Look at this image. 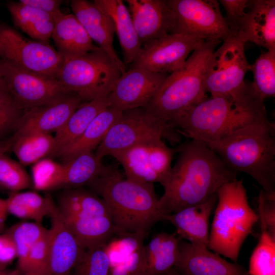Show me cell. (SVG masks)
I'll use <instances>...</instances> for the list:
<instances>
[{
  "mask_svg": "<svg viewBox=\"0 0 275 275\" xmlns=\"http://www.w3.org/2000/svg\"><path fill=\"white\" fill-rule=\"evenodd\" d=\"M88 185L108 206L115 235L134 233L146 236L155 224L164 220L159 209V198L154 184L128 179L113 166H105Z\"/></svg>",
  "mask_w": 275,
  "mask_h": 275,
  "instance_id": "2",
  "label": "cell"
},
{
  "mask_svg": "<svg viewBox=\"0 0 275 275\" xmlns=\"http://www.w3.org/2000/svg\"><path fill=\"white\" fill-rule=\"evenodd\" d=\"M12 138L11 149L21 165L34 164L54 155L55 141L51 134L29 132Z\"/></svg>",
  "mask_w": 275,
  "mask_h": 275,
  "instance_id": "31",
  "label": "cell"
},
{
  "mask_svg": "<svg viewBox=\"0 0 275 275\" xmlns=\"http://www.w3.org/2000/svg\"><path fill=\"white\" fill-rule=\"evenodd\" d=\"M250 0H219L226 12L225 19L232 35L238 24L245 15Z\"/></svg>",
  "mask_w": 275,
  "mask_h": 275,
  "instance_id": "43",
  "label": "cell"
},
{
  "mask_svg": "<svg viewBox=\"0 0 275 275\" xmlns=\"http://www.w3.org/2000/svg\"><path fill=\"white\" fill-rule=\"evenodd\" d=\"M22 112L14 101L0 105V137L12 129L15 130Z\"/></svg>",
  "mask_w": 275,
  "mask_h": 275,
  "instance_id": "44",
  "label": "cell"
},
{
  "mask_svg": "<svg viewBox=\"0 0 275 275\" xmlns=\"http://www.w3.org/2000/svg\"><path fill=\"white\" fill-rule=\"evenodd\" d=\"M0 72L7 91L22 110L47 105L74 94L57 79L0 59Z\"/></svg>",
  "mask_w": 275,
  "mask_h": 275,
  "instance_id": "10",
  "label": "cell"
},
{
  "mask_svg": "<svg viewBox=\"0 0 275 275\" xmlns=\"http://www.w3.org/2000/svg\"><path fill=\"white\" fill-rule=\"evenodd\" d=\"M17 250L11 236L7 232L0 234V265H7L17 258Z\"/></svg>",
  "mask_w": 275,
  "mask_h": 275,
  "instance_id": "46",
  "label": "cell"
},
{
  "mask_svg": "<svg viewBox=\"0 0 275 275\" xmlns=\"http://www.w3.org/2000/svg\"><path fill=\"white\" fill-rule=\"evenodd\" d=\"M13 100L7 91L0 92V105L13 101Z\"/></svg>",
  "mask_w": 275,
  "mask_h": 275,
  "instance_id": "47",
  "label": "cell"
},
{
  "mask_svg": "<svg viewBox=\"0 0 275 275\" xmlns=\"http://www.w3.org/2000/svg\"><path fill=\"white\" fill-rule=\"evenodd\" d=\"M181 239L176 232L154 235L144 249L147 260L146 275H160L173 268L179 254Z\"/></svg>",
  "mask_w": 275,
  "mask_h": 275,
  "instance_id": "27",
  "label": "cell"
},
{
  "mask_svg": "<svg viewBox=\"0 0 275 275\" xmlns=\"http://www.w3.org/2000/svg\"><path fill=\"white\" fill-rule=\"evenodd\" d=\"M94 4L112 20L122 49L123 63L131 64L140 53L142 44L128 8L122 0H94Z\"/></svg>",
  "mask_w": 275,
  "mask_h": 275,
  "instance_id": "23",
  "label": "cell"
},
{
  "mask_svg": "<svg viewBox=\"0 0 275 275\" xmlns=\"http://www.w3.org/2000/svg\"><path fill=\"white\" fill-rule=\"evenodd\" d=\"M105 244L85 250L71 274L109 275L111 266Z\"/></svg>",
  "mask_w": 275,
  "mask_h": 275,
  "instance_id": "39",
  "label": "cell"
},
{
  "mask_svg": "<svg viewBox=\"0 0 275 275\" xmlns=\"http://www.w3.org/2000/svg\"><path fill=\"white\" fill-rule=\"evenodd\" d=\"M144 246L121 263L111 267L109 275H146L147 260Z\"/></svg>",
  "mask_w": 275,
  "mask_h": 275,
  "instance_id": "42",
  "label": "cell"
},
{
  "mask_svg": "<svg viewBox=\"0 0 275 275\" xmlns=\"http://www.w3.org/2000/svg\"><path fill=\"white\" fill-rule=\"evenodd\" d=\"M112 237L105 244V251L111 268L123 262L144 244L145 235L123 233Z\"/></svg>",
  "mask_w": 275,
  "mask_h": 275,
  "instance_id": "38",
  "label": "cell"
},
{
  "mask_svg": "<svg viewBox=\"0 0 275 275\" xmlns=\"http://www.w3.org/2000/svg\"><path fill=\"white\" fill-rule=\"evenodd\" d=\"M173 13L172 33L182 34L205 41L233 36L216 0H167Z\"/></svg>",
  "mask_w": 275,
  "mask_h": 275,
  "instance_id": "12",
  "label": "cell"
},
{
  "mask_svg": "<svg viewBox=\"0 0 275 275\" xmlns=\"http://www.w3.org/2000/svg\"><path fill=\"white\" fill-rule=\"evenodd\" d=\"M217 200L215 194L204 202L166 215L164 220L174 226L176 234L181 239L197 246L208 248L209 221Z\"/></svg>",
  "mask_w": 275,
  "mask_h": 275,
  "instance_id": "22",
  "label": "cell"
},
{
  "mask_svg": "<svg viewBox=\"0 0 275 275\" xmlns=\"http://www.w3.org/2000/svg\"><path fill=\"white\" fill-rule=\"evenodd\" d=\"M50 216L45 275H71L85 249L66 225L57 207Z\"/></svg>",
  "mask_w": 275,
  "mask_h": 275,
  "instance_id": "16",
  "label": "cell"
},
{
  "mask_svg": "<svg viewBox=\"0 0 275 275\" xmlns=\"http://www.w3.org/2000/svg\"><path fill=\"white\" fill-rule=\"evenodd\" d=\"M169 75L130 68L121 75L108 94L109 106L121 112L145 107Z\"/></svg>",
  "mask_w": 275,
  "mask_h": 275,
  "instance_id": "15",
  "label": "cell"
},
{
  "mask_svg": "<svg viewBox=\"0 0 275 275\" xmlns=\"http://www.w3.org/2000/svg\"><path fill=\"white\" fill-rule=\"evenodd\" d=\"M23 275H45V273L39 270H28L23 272Z\"/></svg>",
  "mask_w": 275,
  "mask_h": 275,
  "instance_id": "50",
  "label": "cell"
},
{
  "mask_svg": "<svg viewBox=\"0 0 275 275\" xmlns=\"http://www.w3.org/2000/svg\"><path fill=\"white\" fill-rule=\"evenodd\" d=\"M233 36L244 43L251 42L275 50V1L250 0Z\"/></svg>",
  "mask_w": 275,
  "mask_h": 275,
  "instance_id": "19",
  "label": "cell"
},
{
  "mask_svg": "<svg viewBox=\"0 0 275 275\" xmlns=\"http://www.w3.org/2000/svg\"><path fill=\"white\" fill-rule=\"evenodd\" d=\"M51 38L64 59L78 57L100 48L93 44L73 14H64L56 20Z\"/></svg>",
  "mask_w": 275,
  "mask_h": 275,
  "instance_id": "24",
  "label": "cell"
},
{
  "mask_svg": "<svg viewBox=\"0 0 275 275\" xmlns=\"http://www.w3.org/2000/svg\"><path fill=\"white\" fill-rule=\"evenodd\" d=\"M109 106L107 96L81 103L56 132L53 156L58 155L63 149L77 140L93 120Z\"/></svg>",
  "mask_w": 275,
  "mask_h": 275,
  "instance_id": "25",
  "label": "cell"
},
{
  "mask_svg": "<svg viewBox=\"0 0 275 275\" xmlns=\"http://www.w3.org/2000/svg\"><path fill=\"white\" fill-rule=\"evenodd\" d=\"M212 53L208 67L205 88L211 97L225 96L241 104L261 98L245 76L251 70L245 56L244 43L235 36L223 41Z\"/></svg>",
  "mask_w": 275,
  "mask_h": 275,
  "instance_id": "7",
  "label": "cell"
},
{
  "mask_svg": "<svg viewBox=\"0 0 275 275\" xmlns=\"http://www.w3.org/2000/svg\"><path fill=\"white\" fill-rule=\"evenodd\" d=\"M180 134L157 118L144 107L122 112L96 148L95 153L100 160L107 155L125 150L138 143L164 138L177 143Z\"/></svg>",
  "mask_w": 275,
  "mask_h": 275,
  "instance_id": "9",
  "label": "cell"
},
{
  "mask_svg": "<svg viewBox=\"0 0 275 275\" xmlns=\"http://www.w3.org/2000/svg\"><path fill=\"white\" fill-rule=\"evenodd\" d=\"M7 213L6 199L0 198V216L6 218Z\"/></svg>",
  "mask_w": 275,
  "mask_h": 275,
  "instance_id": "49",
  "label": "cell"
},
{
  "mask_svg": "<svg viewBox=\"0 0 275 275\" xmlns=\"http://www.w3.org/2000/svg\"><path fill=\"white\" fill-rule=\"evenodd\" d=\"M32 182L37 190L47 191L62 186L63 164L47 157L34 163L32 168Z\"/></svg>",
  "mask_w": 275,
  "mask_h": 275,
  "instance_id": "37",
  "label": "cell"
},
{
  "mask_svg": "<svg viewBox=\"0 0 275 275\" xmlns=\"http://www.w3.org/2000/svg\"><path fill=\"white\" fill-rule=\"evenodd\" d=\"M0 58L54 79L64 61L62 55L48 42L28 39L4 24H0Z\"/></svg>",
  "mask_w": 275,
  "mask_h": 275,
  "instance_id": "13",
  "label": "cell"
},
{
  "mask_svg": "<svg viewBox=\"0 0 275 275\" xmlns=\"http://www.w3.org/2000/svg\"><path fill=\"white\" fill-rule=\"evenodd\" d=\"M6 217H4L0 216V231L2 230L4 225V222Z\"/></svg>",
  "mask_w": 275,
  "mask_h": 275,
  "instance_id": "53",
  "label": "cell"
},
{
  "mask_svg": "<svg viewBox=\"0 0 275 275\" xmlns=\"http://www.w3.org/2000/svg\"><path fill=\"white\" fill-rule=\"evenodd\" d=\"M219 41H205L184 65L169 74L144 108L175 129L186 112L208 97L205 80L209 63Z\"/></svg>",
  "mask_w": 275,
  "mask_h": 275,
  "instance_id": "4",
  "label": "cell"
},
{
  "mask_svg": "<svg viewBox=\"0 0 275 275\" xmlns=\"http://www.w3.org/2000/svg\"><path fill=\"white\" fill-rule=\"evenodd\" d=\"M12 144V137L0 141V186L18 192L30 187L31 181L22 165L6 154Z\"/></svg>",
  "mask_w": 275,
  "mask_h": 275,
  "instance_id": "33",
  "label": "cell"
},
{
  "mask_svg": "<svg viewBox=\"0 0 275 275\" xmlns=\"http://www.w3.org/2000/svg\"><path fill=\"white\" fill-rule=\"evenodd\" d=\"M48 229L32 247L20 272L39 270L45 273L48 254Z\"/></svg>",
  "mask_w": 275,
  "mask_h": 275,
  "instance_id": "41",
  "label": "cell"
},
{
  "mask_svg": "<svg viewBox=\"0 0 275 275\" xmlns=\"http://www.w3.org/2000/svg\"><path fill=\"white\" fill-rule=\"evenodd\" d=\"M20 271L18 269L7 270L6 267L0 265V275H20Z\"/></svg>",
  "mask_w": 275,
  "mask_h": 275,
  "instance_id": "48",
  "label": "cell"
},
{
  "mask_svg": "<svg viewBox=\"0 0 275 275\" xmlns=\"http://www.w3.org/2000/svg\"><path fill=\"white\" fill-rule=\"evenodd\" d=\"M61 187L80 188L89 184L103 171L104 165L92 152L78 154L64 161Z\"/></svg>",
  "mask_w": 275,
  "mask_h": 275,
  "instance_id": "32",
  "label": "cell"
},
{
  "mask_svg": "<svg viewBox=\"0 0 275 275\" xmlns=\"http://www.w3.org/2000/svg\"><path fill=\"white\" fill-rule=\"evenodd\" d=\"M142 45L172 33L175 19L167 0H126Z\"/></svg>",
  "mask_w": 275,
  "mask_h": 275,
  "instance_id": "17",
  "label": "cell"
},
{
  "mask_svg": "<svg viewBox=\"0 0 275 275\" xmlns=\"http://www.w3.org/2000/svg\"><path fill=\"white\" fill-rule=\"evenodd\" d=\"M47 230L41 223L23 222L14 225L7 231L16 247L18 269L20 271L25 264L31 249Z\"/></svg>",
  "mask_w": 275,
  "mask_h": 275,
  "instance_id": "35",
  "label": "cell"
},
{
  "mask_svg": "<svg viewBox=\"0 0 275 275\" xmlns=\"http://www.w3.org/2000/svg\"><path fill=\"white\" fill-rule=\"evenodd\" d=\"M205 41L182 34H168L143 44L130 68L170 74L180 69L190 54Z\"/></svg>",
  "mask_w": 275,
  "mask_h": 275,
  "instance_id": "14",
  "label": "cell"
},
{
  "mask_svg": "<svg viewBox=\"0 0 275 275\" xmlns=\"http://www.w3.org/2000/svg\"><path fill=\"white\" fill-rule=\"evenodd\" d=\"M121 74L117 64L99 48L64 59L56 79L85 102L107 96Z\"/></svg>",
  "mask_w": 275,
  "mask_h": 275,
  "instance_id": "8",
  "label": "cell"
},
{
  "mask_svg": "<svg viewBox=\"0 0 275 275\" xmlns=\"http://www.w3.org/2000/svg\"><path fill=\"white\" fill-rule=\"evenodd\" d=\"M81 103L80 99L72 94L56 103L25 109L18 121L14 135L56 133Z\"/></svg>",
  "mask_w": 275,
  "mask_h": 275,
  "instance_id": "20",
  "label": "cell"
},
{
  "mask_svg": "<svg viewBox=\"0 0 275 275\" xmlns=\"http://www.w3.org/2000/svg\"><path fill=\"white\" fill-rule=\"evenodd\" d=\"M178 147L168 146L162 139H154L135 144L113 154L122 166L126 178L141 183H159L163 186L168 181L172 162Z\"/></svg>",
  "mask_w": 275,
  "mask_h": 275,
  "instance_id": "11",
  "label": "cell"
},
{
  "mask_svg": "<svg viewBox=\"0 0 275 275\" xmlns=\"http://www.w3.org/2000/svg\"><path fill=\"white\" fill-rule=\"evenodd\" d=\"M250 275H275V238L261 231L250 260Z\"/></svg>",
  "mask_w": 275,
  "mask_h": 275,
  "instance_id": "36",
  "label": "cell"
},
{
  "mask_svg": "<svg viewBox=\"0 0 275 275\" xmlns=\"http://www.w3.org/2000/svg\"><path fill=\"white\" fill-rule=\"evenodd\" d=\"M178 156L158 199L164 216L206 201L225 184L237 179L206 143L191 140L178 147Z\"/></svg>",
  "mask_w": 275,
  "mask_h": 275,
  "instance_id": "1",
  "label": "cell"
},
{
  "mask_svg": "<svg viewBox=\"0 0 275 275\" xmlns=\"http://www.w3.org/2000/svg\"></svg>",
  "mask_w": 275,
  "mask_h": 275,
  "instance_id": "54",
  "label": "cell"
},
{
  "mask_svg": "<svg viewBox=\"0 0 275 275\" xmlns=\"http://www.w3.org/2000/svg\"><path fill=\"white\" fill-rule=\"evenodd\" d=\"M258 208L261 231L275 238V193L262 189L258 198Z\"/></svg>",
  "mask_w": 275,
  "mask_h": 275,
  "instance_id": "40",
  "label": "cell"
},
{
  "mask_svg": "<svg viewBox=\"0 0 275 275\" xmlns=\"http://www.w3.org/2000/svg\"><path fill=\"white\" fill-rule=\"evenodd\" d=\"M160 275H182L177 272L174 268H171L166 272Z\"/></svg>",
  "mask_w": 275,
  "mask_h": 275,
  "instance_id": "51",
  "label": "cell"
},
{
  "mask_svg": "<svg viewBox=\"0 0 275 275\" xmlns=\"http://www.w3.org/2000/svg\"><path fill=\"white\" fill-rule=\"evenodd\" d=\"M267 119L265 104L244 105L227 97L210 96L186 112L175 128L180 134L208 144Z\"/></svg>",
  "mask_w": 275,
  "mask_h": 275,
  "instance_id": "5",
  "label": "cell"
},
{
  "mask_svg": "<svg viewBox=\"0 0 275 275\" xmlns=\"http://www.w3.org/2000/svg\"><path fill=\"white\" fill-rule=\"evenodd\" d=\"M7 8L14 24L31 38L47 42L51 38L56 24L52 16L19 1L9 2Z\"/></svg>",
  "mask_w": 275,
  "mask_h": 275,
  "instance_id": "29",
  "label": "cell"
},
{
  "mask_svg": "<svg viewBox=\"0 0 275 275\" xmlns=\"http://www.w3.org/2000/svg\"><path fill=\"white\" fill-rule=\"evenodd\" d=\"M8 212L23 219L41 223L57 208L51 198L36 191L13 192L6 199Z\"/></svg>",
  "mask_w": 275,
  "mask_h": 275,
  "instance_id": "30",
  "label": "cell"
},
{
  "mask_svg": "<svg viewBox=\"0 0 275 275\" xmlns=\"http://www.w3.org/2000/svg\"><path fill=\"white\" fill-rule=\"evenodd\" d=\"M182 275H248L236 262H230L208 248L184 240L179 242V254L173 267Z\"/></svg>",
  "mask_w": 275,
  "mask_h": 275,
  "instance_id": "18",
  "label": "cell"
},
{
  "mask_svg": "<svg viewBox=\"0 0 275 275\" xmlns=\"http://www.w3.org/2000/svg\"><path fill=\"white\" fill-rule=\"evenodd\" d=\"M122 112L110 106L103 110L93 120L81 135L57 156L66 161L81 153L92 152L102 142Z\"/></svg>",
  "mask_w": 275,
  "mask_h": 275,
  "instance_id": "28",
  "label": "cell"
},
{
  "mask_svg": "<svg viewBox=\"0 0 275 275\" xmlns=\"http://www.w3.org/2000/svg\"><path fill=\"white\" fill-rule=\"evenodd\" d=\"M19 2L51 15L55 18L56 21L64 14L60 10L63 1L20 0Z\"/></svg>",
  "mask_w": 275,
  "mask_h": 275,
  "instance_id": "45",
  "label": "cell"
},
{
  "mask_svg": "<svg viewBox=\"0 0 275 275\" xmlns=\"http://www.w3.org/2000/svg\"><path fill=\"white\" fill-rule=\"evenodd\" d=\"M206 144L229 168L250 176L262 190L275 193V125L268 119Z\"/></svg>",
  "mask_w": 275,
  "mask_h": 275,
  "instance_id": "3",
  "label": "cell"
},
{
  "mask_svg": "<svg viewBox=\"0 0 275 275\" xmlns=\"http://www.w3.org/2000/svg\"><path fill=\"white\" fill-rule=\"evenodd\" d=\"M70 6L73 14L79 20L92 40L99 45L117 64L122 74L127 71L126 66L119 58L114 47L115 33L114 23L105 12L94 3L86 0H73Z\"/></svg>",
  "mask_w": 275,
  "mask_h": 275,
  "instance_id": "21",
  "label": "cell"
},
{
  "mask_svg": "<svg viewBox=\"0 0 275 275\" xmlns=\"http://www.w3.org/2000/svg\"><path fill=\"white\" fill-rule=\"evenodd\" d=\"M63 216L86 219L111 216L104 201L92 190L67 189L59 197L57 207ZM112 217V216H111Z\"/></svg>",
  "mask_w": 275,
  "mask_h": 275,
  "instance_id": "26",
  "label": "cell"
},
{
  "mask_svg": "<svg viewBox=\"0 0 275 275\" xmlns=\"http://www.w3.org/2000/svg\"><path fill=\"white\" fill-rule=\"evenodd\" d=\"M1 91H7L4 81L2 78L1 72H0V92ZM8 92V91H7Z\"/></svg>",
  "mask_w": 275,
  "mask_h": 275,
  "instance_id": "52",
  "label": "cell"
},
{
  "mask_svg": "<svg viewBox=\"0 0 275 275\" xmlns=\"http://www.w3.org/2000/svg\"><path fill=\"white\" fill-rule=\"evenodd\" d=\"M210 231L208 249L236 262L241 246L258 221L248 200L242 180L223 185Z\"/></svg>",
  "mask_w": 275,
  "mask_h": 275,
  "instance_id": "6",
  "label": "cell"
},
{
  "mask_svg": "<svg viewBox=\"0 0 275 275\" xmlns=\"http://www.w3.org/2000/svg\"><path fill=\"white\" fill-rule=\"evenodd\" d=\"M252 82L257 94L265 100L275 95V50L261 53L251 65Z\"/></svg>",
  "mask_w": 275,
  "mask_h": 275,
  "instance_id": "34",
  "label": "cell"
}]
</instances>
